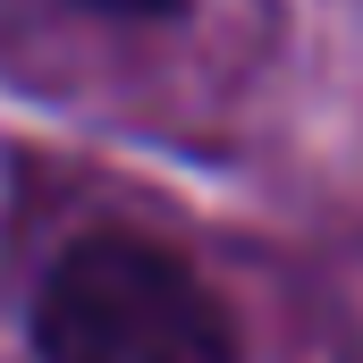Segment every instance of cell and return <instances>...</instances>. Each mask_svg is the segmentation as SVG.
I'll return each mask as SVG.
<instances>
[{
	"instance_id": "1",
	"label": "cell",
	"mask_w": 363,
	"mask_h": 363,
	"mask_svg": "<svg viewBox=\"0 0 363 363\" xmlns=\"http://www.w3.org/2000/svg\"><path fill=\"white\" fill-rule=\"evenodd\" d=\"M43 363H237L228 304L169 245L101 228L68 245L34 296Z\"/></svg>"
},
{
	"instance_id": "2",
	"label": "cell",
	"mask_w": 363,
	"mask_h": 363,
	"mask_svg": "<svg viewBox=\"0 0 363 363\" xmlns=\"http://www.w3.org/2000/svg\"><path fill=\"white\" fill-rule=\"evenodd\" d=\"M77 9H101V17H178V0H77Z\"/></svg>"
}]
</instances>
